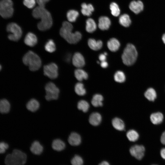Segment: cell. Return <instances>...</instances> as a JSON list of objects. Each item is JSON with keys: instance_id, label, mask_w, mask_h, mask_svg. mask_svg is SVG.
Segmentation results:
<instances>
[{"instance_id": "45", "label": "cell", "mask_w": 165, "mask_h": 165, "mask_svg": "<svg viewBox=\"0 0 165 165\" xmlns=\"http://www.w3.org/2000/svg\"><path fill=\"white\" fill-rule=\"evenodd\" d=\"M100 64L101 67L103 68H106L108 65V63L106 61L101 62Z\"/></svg>"}, {"instance_id": "16", "label": "cell", "mask_w": 165, "mask_h": 165, "mask_svg": "<svg viewBox=\"0 0 165 165\" xmlns=\"http://www.w3.org/2000/svg\"><path fill=\"white\" fill-rule=\"evenodd\" d=\"M102 120L101 115L97 112L91 114L89 118V122L94 126L98 125L101 123Z\"/></svg>"}, {"instance_id": "3", "label": "cell", "mask_w": 165, "mask_h": 165, "mask_svg": "<svg viewBox=\"0 0 165 165\" xmlns=\"http://www.w3.org/2000/svg\"><path fill=\"white\" fill-rule=\"evenodd\" d=\"M22 61L23 63L29 67L32 71L38 70L42 65L41 59L39 56L32 51H29L24 56Z\"/></svg>"}, {"instance_id": "1", "label": "cell", "mask_w": 165, "mask_h": 165, "mask_svg": "<svg viewBox=\"0 0 165 165\" xmlns=\"http://www.w3.org/2000/svg\"><path fill=\"white\" fill-rule=\"evenodd\" d=\"M32 15L36 19H40L37 24L38 29L41 31L47 30L52 27L53 20L50 12L45 7L38 6L33 10Z\"/></svg>"}, {"instance_id": "46", "label": "cell", "mask_w": 165, "mask_h": 165, "mask_svg": "<svg viewBox=\"0 0 165 165\" xmlns=\"http://www.w3.org/2000/svg\"><path fill=\"white\" fill-rule=\"evenodd\" d=\"M160 154L161 157L165 160V148H162L161 150Z\"/></svg>"}, {"instance_id": "18", "label": "cell", "mask_w": 165, "mask_h": 165, "mask_svg": "<svg viewBox=\"0 0 165 165\" xmlns=\"http://www.w3.org/2000/svg\"><path fill=\"white\" fill-rule=\"evenodd\" d=\"M89 46L92 50H98L102 47L103 43L100 40L96 41L94 39L90 38L88 41Z\"/></svg>"}, {"instance_id": "13", "label": "cell", "mask_w": 165, "mask_h": 165, "mask_svg": "<svg viewBox=\"0 0 165 165\" xmlns=\"http://www.w3.org/2000/svg\"><path fill=\"white\" fill-rule=\"evenodd\" d=\"M37 42L38 39L37 36L32 32L28 33L24 38V43L26 45L30 47L35 46Z\"/></svg>"}, {"instance_id": "44", "label": "cell", "mask_w": 165, "mask_h": 165, "mask_svg": "<svg viewBox=\"0 0 165 165\" xmlns=\"http://www.w3.org/2000/svg\"><path fill=\"white\" fill-rule=\"evenodd\" d=\"M106 58V56L104 54H101L99 55V59L101 62L105 61Z\"/></svg>"}, {"instance_id": "20", "label": "cell", "mask_w": 165, "mask_h": 165, "mask_svg": "<svg viewBox=\"0 0 165 165\" xmlns=\"http://www.w3.org/2000/svg\"><path fill=\"white\" fill-rule=\"evenodd\" d=\"M81 6V12L85 16H90L94 10L93 6L90 4H87L84 3L82 4Z\"/></svg>"}, {"instance_id": "2", "label": "cell", "mask_w": 165, "mask_h": 165, "mask_svg": "<svg viewBox=\"0 0 165 165\" xmlns=\"http://www.w3.org/2000/svg\"><path fill=\"white\" fill-rule=\"evenodd\" d=\"M73 28L72 24L69 22L64 21L60 31L61 36L68 43L75 44L78 43L81 39L82 35L78 31L72 32Z\"/></svg>"}, {"instance_id": "22", "label": "cell", "mask_w": 165, "mask_h": 165, "mask_svg": "<svg viewBox=\"0 0 165 165\" xmlns=\"http://www.w3.org/2000/svg\"><path fill=\"white\" fill-rule=\"evenodd\" d=\"M52 148L58 151L64 150L65 147V145L64 141L61 140L57 139L54 140L52 143Z\"/></svg>"}, {"instance_id": "9", "label": "cell", "mask_w": 165, "mask_h": 165, "mask_svg": "<svg viewBox=\"0 0 165 165\" xmlns=\"http://www.w3.org/2000/svg\"><path fill=\"white\" fill-rule=\"evenodd\" d=\"M44 75L49 78L54 79L58 75V67L54 63H51L45 65L43 68Z\"/></svg>"}, {"instance_id": "36", "label": "cell", "mask_w": 165, "mask_h": 165, "mask_svg": "<svg viewBox=\"0 0 165 165\" xmlns=\"http://www.w3.org/2000/svg\"><path fill=\"white\" fill-rule=\"evenodd\" d=\"M90 107L88 102L83 100L79 101L77 105V108L80 110H82L83 112H86Z\"/></svg>"}, {"instance_id": "19", "label": "cell", "mask_w": 165, "mask_h": 165, "mask_svg": "<svg viewBox=\"0 0 165 165\" xmlns=\"http://www.w3.org/2000/svg\"><path fill=\"white\" fill-rule=\"evenodd\" d=\"M31 152L33 154L39 155L42 152L43 147L38 141H35L32 144L30 148Z\"/></svg>"}, {"instance_id": "5", "label": "cell", "mask_w": 165, "mask_h": 165, "mask_svg": "<svg viewBox=\"0 0 165 165\" xmlns=\"http://www.w3.org/2000/svg\"><path fill=\"white\" fill-rule=\"evenodd\" d=\"M138 55V52L134 45L128 44L122 55L123 63L126 65L131 66L135 62Z\"/></svg>"}, {"instance_id": "38", "label": "cell", "mask_w": 165, "mask_h": 165, "mask_svg": "<svg viewBox=\"0 0 165 165\" xmlns=\"http://www.w3.org/2000/svg\"><path fill=\"white\" fill-rule=\"evenodd\" d=\"M72 165H82L83 161L82 158L78 155H75L71 160Z\"/></svg>"}, {"instance_id": "47", "label": "cell", "mask_w": 165, "mask_h": 165, "mask_svg": "<svg viewBox=\"0 0 165 165\" xmlns=\"http://www.w3.org/2000/svg\"><path fill=\"white\" fill-rule=\"evenodd\" d=\"M98 165H110V164L108 162L104 161L102 162Z\"/></svg>"}, {"instance_id": "43", "label": "cell", "mask_w": 165, "mask_h": 165, "mask_svg": "<svg viewBox=\"0 0 165 165\" xmlns=\"http://www.w3.org/2000/svg\"><path fill=\"white\" fill-rule=\"evenodd\" d=\"M160 141L162 144L165 145V131L161 135Z\"/></svg>"}, {"instance_id": "8", "label": "cell", "mask_w": 165, "mask_h": 165, "mask_svg": "<svg viewBox=\"0 0 165 165\" xmlns=\"http://www.w3.org/2000/svg\"><path fill=\"white\" fill-rule=\"evenodd\" d=\"M46 94L45 98L47 101L57 99L59 96V90L53 82L48 83L45 86Z\"/></svg>"}, {"instance_id": "35", "label": "cell", "mask_w": 165, "mask_h": 165, "mask_svg": "<svg viewBox=\"0 0 165 165\" xmlns=\"http://www.w3.org/2000/svg\"><path fill=\"white\" fill-rule=\"evenodd\" d=\"M114 79L116 82L122 83L126 80V77L124 73L121 71L116 72L114 75Z\"/></svg>"}, {"instance_id": "17", "label": "cell", "mask_w": 165, "mask_h": 165, "mask_svg": "<svg viewBox=\"0 0 165 165\" xmlns=\"http://www.w3.org/2000/svg\"><path fill=\"white\" fill-rule=\"evenodd\" d=\"M107 45L110 50L112 52H116L119 49L120 43L117 39L115 38H112L108 41Z\"/></svg>"}, {"instance_id": "33", "label": "cell", "mask_w": 165, "mask_h": 165, "mask_svg": "<svg viewBox=\"0 0 165 165\" xmlns=\"http://www.w3.org/2000/svg\"><path fill=\"white\" fill-rule=\"evenodd\" d=\"M128 139L131 141L134 142L137 141L138 139L139 135L138 132L133 130H129L126 134Z\"/></svg>"}, {"instance_id": "42", "label": "cell", "mask_w": 165, "mask_h": 165, "mask_svg": "<svg viewBox=\"0 0 165 165\" xmlns=\"http://www.w3.org/2000/svg\"><path fill=\"white\" fill-rule=\"evenodd\" d=\"M71 58V54L70 53H67L65 54L64 56V60L66 62L69 63L70 62Z\"/></svg>"}, {"instance_id": "7", "label": "cell", "mask_w": 165, "mask_h": 165, "mask_svg": "<svg viewBox=\"0 0 165 165\" xmlns=\"http://www.w3.org/2000/svg\"><path fill=\"white\" fill-rule=\"evenodd\" d=\"M14 9L13 2L11 0L0 1V15L4 18H8L12 16Z\"/></svg>"}, {"instance_id": "48", "label": "cell", "mask_w": 165, "mask_h": 165, "mask_svg": "<svg viewBox=\"0 0 165 165\" xmlns=\"http://www.w3.org/2000/svg\"><path fill=\"white\" fill-rule=\"evenodd\" d=\"M162 38L163 42L165 44V33L163 35Z\"/></svg>"}, {"instance_id": "50", "label": "cell", "mask_w": 165, "mask_h": 165, "mask_svg": "<svg viewBox=\"0 0 165 165\" xmlns=\"http://www.w3.org/2000/svg\"><path fill=\"white\" fill-rule=\"evenodd\" d=\"M1 69H2V66L0 64V71L1 70Z\"/></svg>"}, {"instance_id": "11", "label": "cell", "mask_w": 165, "mask_h": 165, "mask_svg": "<svg viewBox=\"0 0 165 165\" xmlns=\"http://www.w3.org/2000/svg\"><path fill=\"white\" fill-rule=\"evenodd\" d=\"M73 65L78 68L83 67L85 64L84 57L80 53L76 52L74 54L72 58Z\"/></svg>"}, {"instance_id": "14", "label": "cell", "mask_w": 165, "mask_h": 165, "mask_svg": "<svg viewBox=\"0 0 165 165\" xmlns=\"http://www.w3.org/2000/svg\"><path fill=\"white\" fill-rule=\"evenodd\" d=\"M111 24V21L108 17L106 16L100 17L98 20V27L101 30H108Z\"/></svg>"}, {"instance_id": "12", "label": "cell", "mask_w": 165, "mask_h": 165, "mask_svg": "<svg viewBox=\"0 0 165 165\" xmlns=\"http://www.w3.org/2000/svg\"><path fill=\"white\" fill-rule=\"evenodd\" d=\"M129 7L130 10L134 13L138 14L143 10L144 5L141 1H133L130 3Z\"/></svg>"}, {"instance_id": "51", "label": "cell", "mask_w": 165, "mask_h": 165, "mask_svg": "<svg viewBox=\"0 0 165 165\" xmlns=\"http://www.w3.org/2000/svg\"></svg>"}, {"instance_id": "27", "label": "cell", "mask_w": 165, "mask_h": 165, "mask_svg": "<svg viewBox=\"0 0 165 165\" xmlns=\"http://www.w3.org/2000/svg\"><path fill=\"white\" fill-rule=\"evenodd\" d=\"M75 76L79 81H82L83 79H87L88 78L87 73L84 70L80 68L76 69L74 72Z\"/></svg>"}, {"instance_id": "30", "label": "cell", "mask_w": 165, "mask_h": 165, "mask_svg": "<svg viewBox=\"0 0 165 165\" xmlns=\"http://www.w3.org/2000/svg\"><path fill=\"white\" fill-rule=\"evenodd\" d=\"M79 15V12L75 10H70L67 13V17L69 22H75Z\"/></svg>"}, {"instance_id": "37", "label": "cell", "mask_w": 165, "mask_h": 165, "mask_svg": "<svg viewBox=\"0 0 165 165\" xmlns=\"http://www.w3.org/2000/svg\"><path fill=\"white\" fill-rule=\"evenodd\" d=\"M110 8L112 15L115 16H118L120 13V10L118 5L116 3H112L110 6Z\"/></svg>"}, {"instance_id": "49", "label": "cell", "mask_w": 165, "mask_h": 165, "mask_svg": "<svg viewBox=\"0 0 165 165\" xmlns=\"http://www.w3.org/2000/svg\"><path fill=\"white\" fill-rule=\"evenodd\" d=\"M104 54L106 56L107 55V52H104Z\"/></svg>"}, {"instance_id": "29", "label": "cell", "mask_w": 165, "mask_h": 165, "mask_svg": "<svg viewBox=\"0 0 165 165\" xmlns=\"http://www.w3.org/2000/svg\"><path fill=\"white\" fill-rule=\"evenodd\" d=\"M103 99V97L101 95L96 94L93 96L91 103L92 105L94 107L102 106L103 105L102 101Z\"/></svg>"}, {"instance_id": "41", "label": "cell", "mask_w": 165, "mask_h": 165, "mask_svg": "<svg viewBox=\"0 0 165 165\" xmlns=\"http://www.w3.org/2000/svg\"><path fill=\"white\" fill-rule=\"evenodd\" d=\"M50 0H36V2L38 5V6L45 7L46 4Z\"/></svg>"}, {"instance_id": "15", "label": "cell", "mask_w": 165, "mask_h": 165, "mask_svg": "<svg viewBox=\"0 0 165 165\" xmlns=\"http://www.w3.org/2000/svg\"><path fill=\"white\" fill-rule=\"evenodd\" d=\"M68 141L71 145L78 146L81 143V138L78 134L74 132H72L68 138Z\"/></svg>"}, {"instance_id": "23", "label": "cell", "mask_w": 165, "mask_h": 165, "mask_svg": "<svg viewBox=\"0 0 165 165\" xmlns=\"http://www.w3.org/2000/svg\"><path fill=\"white\" fill-rule=\"evenodd\" d=\"M10 108V104L7 100L4 99L0 100V112L1 113H7L9 111Z\"/></svg>"}, {"instance_id": "6", "label": "cell", "mask_w": 165, "mask_h": 165, "mask_svg": "<svg viewBox=\"0 0 165 165\" xmlns=\"http://www.w3.org/2000/svg\"><path fill=\"white\" fill-rule=\"evenodd\" d=\"M6 30L9 34L8 36L9 39L13 41H17L21 38L22 31L20 27L17 24L11 23L8 24Z\"/></svg>"}, {"instance_id": "40", "label": "cell", "mask_w": 165, "mask_h": 165, "mask_svg": "<svg viewBox=\"0 0 165 165\" xmlns=\"http://www.w3.org/2000/svg\"><path fill=\"white\" fill-rule=\"evenodd\" d=\"M8 144L4 142H0V154L4 153L9 148Z\"/></svg>"}, {"instance_id": "32", "label": "cell", "mask_w": 165, "mask_h": 165, "mask_svg": "<svg viewBox=\"0 0 165 165\" xmlns=\"http://www.w3.org/2000/svg\"><path fill=\"white\" fill-rule=\"evenodd\" d=\"M44 48L46 51L50 53L54 52L56 50L55 44L53 40L51 39L49 40L46 42Z\"/></svg>"}, {"instance_id": "31", "label": "cell", "mask_w": 165, "mask_h": 165, "mask_svg": "<svg viewBox=\"0 0 165 165\" xmlns=\"http://www.w3.org/2000/svg\"><path fill=\"white\" fill-rule=\"evenodd\" d=\"M144 95L148 100L151 101H154L156 97V92L152 88L148 89L145 92Z\"/></svg>"}, {"instance_id": "4", "label": "cell", "mask_w": 165, "mask_h": 165, "mask_svg": "<svg viewBox=\"0 0 165 165\" xmlns=\"http://www.w3.org/2000/svg\"><path fill=\"white\" fill-rule=\"evenodd\" d=\"M26 155L18 149H15L11 154L6 156L5 163L6 165H24L27 160Z\"/></svg>"}, {"instance_id": "10", "label": "cell", "mask_w": 165, "mask_h": 165, "mask_svg": "<svg viewBox=\"0 0 165 165\" xmlns=\"http://www.w3.org/2000/svg\"><path fill=\"white\" fill-rule=\"evenodd\" d=\"M145 150L143 145H136L131 147L129 151L132 156L137 160H141L144 155Z\"/></svg>"}, {"instance_id": "21", "label": "cell", "mask_w": 165, "mask_h": 165, "mask_svg": "<svg viewBox=\"0 0 165 165\" xmlns=\"http://www.w3.org/2000/svg\"><path fill=\"white\" fill-rule=\"evenodd\" d=\"M163 114L160 112L152 113L150 116V119L151 122L155 125L161 123L163 121Z\"/></svg>"}, {"instance_id": "24", "label": "cell", "mask_w": 165, "mask_h": 165, "mask_svg": "<svg viewBox=\"0 0 165 165\" xmlns=\"http://www.w3.org/2000/svg\"><path fill=\"white\" fill-rule=\"evenodd\" d=\"M39 107V104L36 99H32L27 103L26 107L29 111L34 112L37 111Z\"/></svg>"}, {"instance_id": "34", "label": "cell", "mask_w": 165, "mask_h": 165, "mask_svg": "<svg viewBox=\"0 0 165 165\" xmlns=\"http://www.w3.org/2000/svg\"><path fill=\"white\" fill-rule=\"evenodd\" d=\"M75 90L76 94L79 96L84 95L86 93L84 85L81 82H78L75 84Z\"/></svg>"}, {"instance_id": "25", "label": "cell", "mask_w": 165, "mask_h": 165, "mask_svg": "<svg viewBox=\"0 0 165 165\" xmlns=\"http://www.w3.org/2000/svg\"><path fill=\"white\" fill-rule=\"evenodd\" d=\"M113 127L116 130L122 131L125 129V125L123 121L118 118H114L112 121Z\"/></svg>"}, {"instance_id": "28", "label": "cell", "mask_w": 165, "mask_h": 165, "mask_svg": "<svg viewBox=\"0 0 165 165\" xmlns=\"http://www.w3.org/2000/svg\"><path fill=\"white\" fill-rule=\"evenodd\" d=\"M119 22L123 26L128 27L131 24V20L128 15L124 14L121 15L119 17Z\"/></svg>"}, {"instance_id": "39", "label": "cell", "mask_w": 165, "mask_h": 165, "mask_svg": "<svg viewBox=\"0 0 165 165\" xmlns=\"http://www.w3.org/2000/svg\"><path fill=\"white\" fill-rule=\"evenodd\" d=\"M36 0H24L23 4L25 6L29 9H32L35 6Z\"/></svg>"}, {"instance_id": "26", "label": "cell", "mask_w": 165, "mask_h": 165, "mask_svg": "<svg viewBox=\"0 0 165 165\" xmlns=\"http://www.w3.org/2000/svg\"><path fill=\"white\" fill-rule=\"evenodd\" d=\"M96 24L93 19L89 18L86 21V29L87 32L92 33L96 30Z\"/></svg>"}]
</instances>
